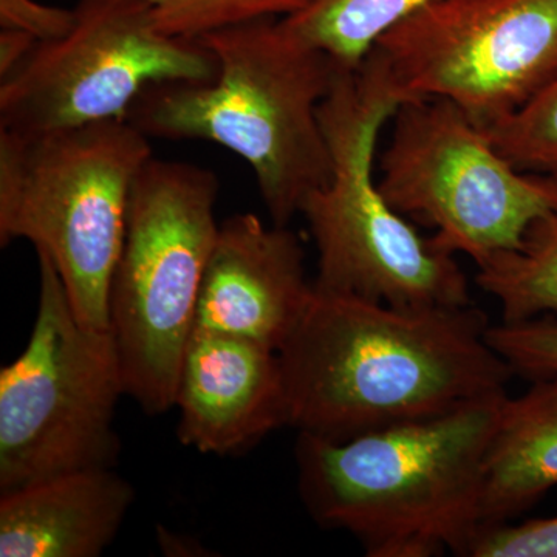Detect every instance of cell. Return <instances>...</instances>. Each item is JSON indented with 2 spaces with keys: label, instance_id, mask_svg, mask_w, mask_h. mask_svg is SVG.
Masks as SVG:
<instances>
[{
  "label": "cell",
  "instance_id": "cell-14",
  "mask_svg": "<svg viewBox=\"0 0 557 557\" xmlns=\"http://www.w3.org/2000/svg\"><path fill=\"white\" fill-rule=\"evenodd\" d=\"M557 486V375L502 405L483 474L482 527L511 522Z\"/></svg>",
  "mask_w": 557,
  "mask_h": 557
},
{
  "label": "cell",
  "instance_id": "cell-15",
  "mask_svg": "<svg viewBox=\"0 0 557 557\" xmlns=\"http://www.w3.org/2000/svg\"><path fill=\"white\" fill-rule=\"evenodd\" d=\"M429 2L432 0H302L295 13L282 20L341 67L355 70L381 36Z\"/></svg>",
  "mask_w": 557,
  "mask_h": 557
},
{
  "label": "cell",
  "instance_id": "cell-16",
  "mask_svg": "<svg viewBox=\"0 0 557 557\" xmlns=\"http://www.w3.org/2000/svg\"><path fill=\"white\" fill-rule=\"evenodd\" d=\"M475 284L497 300L502 322L557 313V214L534 222L522 247L480 267Z\"/></svg>",
  "mask_w": 557,
  "mask_h": 557
},
{
  "label": "cell",
  "instance_id": "cell-13",
  "mask_svg": "<svg viewBox=\"0 0 557 557\" xmlns=\"http://www.w3.org/2000/svg\"><path fill=\"white\" fill-rule=\"evenodd\" d=\"M134 498V487L113 468L83 469L0 494V556H101Z\"/></svg>",
  "mask_w": 557,
  "mask_h": 557
},
{
  "label": "cell",
  "instance_id": "cell-2",
  "mask_svg": "<svg viewBox=\"0 0 557 557\" xmlns=\"http://www.w3.org/2000/svg\"><path fill=\"white\" fill-rule=\"evenodd\" d=\"M507 395L344 442L299 434L307 511L350 533L369 557L467 556L482 528L486 454Z\"/></svg>",
  "mask_w": 557,
  "mask_h": 557
},
{
  "label": "cell",
  "instance_id": "cell-11",
  "mask_svg": "<svg viewBox=\"0 0 557 557\" xmlns=\"http://www.w3.org/2000/svg\"><path fill=\"white\" fill-rule=\"evenodd\" d=\"M306 251L288 226L236 214L220 225L201 282L196 327L281 350L309 309ZM194 327V329H196Z\"/></svg>",
  "mask_w": 557,
  "mask_h": 557
},
{
  "label": "cell",
  "instance_id": "cell-6",
  "mask_svg": "<svg viewBox=\"0 0 557 557\" xmlns=\"http://www.w3.org/2000/svg\"><path fill=\"white\" fill-rule=\"evenodd\" d=\"M219 178L150 157L132 185L126 234L109 295L126 395L148 416L175 408L201 282L218 239Z\"/></svg>",
  "mask_w": 557,
  "mask_h": 557
},
{
  "label": "cell",
  "instance_id": "cell-18",
  "mask_svg": "<svg viewBox=\"0 0 557 557\" xmlns=\"http://www.w3.org/2000/svg\"><path fill=\"white\" fill-rule=\"evenodd\" d=\"M152 9L157 28L164 35L200 40L209 33L263 20L285 17L302 0H145Z\"/></svg>",
  "mask_w": 557,
  "mask_h": 557
},
{
  "label": "cell",
  "instance_id": "cell-12",
  "mask_svg": "<svg viewBox=\"0 0 557 557\" xmlns=\"http://www.w3.org/2000/svg\"><path fill=\"white\" fill-rule=\"evenodd\" d=\"M175 408L182 445L233 456L288 426L277 350L230 333L194 329L180 368Z\"/></svg>",
  "mask_w": 557,
  "mask_h": 557
},
{
  "label": "cell",
  "instance_id": "cell-7",
  "mask_svg": "<svg viewBox=\"0 0 557 557\" xmlns=\"http://www.w3.org/2000/svg\"><path fill=\"white\" fill-rule=\"evenodd\" d=\"M39 259L38 314L21 357L0 370V494L83 469L113 468L126 395L110 329L81 324L60 274Z\"/></svg>",
  "mask_w": 557,
  "mask_h": 557
},
{
  "label": "cell",
  "instance_id": "cell-19",
  "mask_svg": "<svg viewBox=\"0 0 557 557\" xmlns=\"http://www.w3.org/2000/svg\"><path fill=\"white\" fill-rule=\"evenodd\" d=\"M486 336L515 375L531 380L557 375V321L536 318L502 322L490 325Z\"/></svg>",
  "mask_w": 557,
  "mask_h": 557
},
{
  "label": "cell",
  "instance_id": "cell-1",
  "mask_svg": "<svg viewBox=\"0 0 557 557\" xmlns=\"http://www.w3.org/2000/svg\"><path fill=\"white\" fill-rule=\"evenodd\" d=\"M490 325L474 304L397 309L313 287L278 350L288 426L344 442L504 394L515 372L487 343Z\"/></svg>",
  "mask_w": 557,
  "mask_h": 557
},
{
  "label": "cell",
  "instance_id": "cell-9",
  "mask_svg": "<svg viewBox=\"0 0 557 557\" xmlns=\"http://www.w3.org/2000/svg\"><path fill=\"white\" fill-rule=\"evenodd\" d=\"M75 24L38 42L0 78V129L51 132L126 120L146 87L163 81L208 83L214 53L200 40L157 28L145 0H78Z\"/></svg>",
  "mask_w": 557,
  "mask_h": 557
},
{
  "label": "cell",
  "instance_id": "cell-5",
  "mask_svg": "<svg viewBox=\"0 0 557 557\" xmlns=\"http://www.w3.org/2000/svg\"><path fill=\"white\" fill-rule=\"evenodd\" d=\"M150 157L149 137L127 120L0 129V245L28 240L47 256L87 327L109 329L132 185Z\"/></svg>",
  "mask_w": 557,
  "mask_h": 557
},
{
  "label": "cell",
  "instance_id": "cell-20",
  "mask_svg": "<svg viewBox=\"0 0 557 557\" xmlns=\"http://www.w3.org/2000/svg\"><path fill=\"white\" fill-rule=\"evenodd\" d=\"M467 557H557V516L482 527Z\"/></svg>",
  "mask_w": 557,
  "mask_h": 557
},
{
  "label": "cell",
  "instance_id": "cell-17",
  "mask_svg": "<svg viewBox=\"0 0 557 557\" xmlns=\"http://www.w3.org/2000/svg\"><path fill=\"white\" fill-rule=\"evenodd\" d=\"M483 131L518 170L557 175V78L525 108Z\"/></svg>",
  "mask_w": 557,
  "mask_h": 557
},
{
  "label": "cell",
  "instance_id": "cell-8",
  "mask_svg": "<svg viewBox=\"0 0 557 557\" xmlns=\"http://www.w3.org/2000/svg\"><path fill=\"white\" fill-rule=\"evenodd\" d=\"M379 160L381 193L432 240L480 267L522 247L557 214V175L520 171L467 113L442 98L399 106Z\"/></svg>",
  "mask_w": 557,
  "mask_h": 557
},
{
  "label": "cell",
  "instance_id": "cell-3",
  "mask_svg": "<svg viewBox=\"0 0 557 557\" xmlns=\"http://www.w3.org/2000/svg\"><path fill=\"white\" fill-rule=\"evenodd\" d=\"M200 42L218 60L215 78L150 84L126 120L146 137L203 139L237 153L255 174L271 223L288 226L332 178L319 106L344 67L282 17L223 28Z\"/></svg>",
  "mask_w": 557,
  "mask_h": 557
},
{
  "label": "cell",
  "instance_id": "cell-21",
  "mask_svg": "<svg viewBox=\"0 0 557 557\" xmlns=\"http://www.w3.org/2000/svg\"><path fill=\"white\" fill-rule=\"evenodd\" d=\"M75 24V10L38 0H0V27L28 33L38 42L61 38Z\"/></svg>",
  "mask_w": 557,
  "mask_h": 557
},
{
  "label": "cell",
  "instance_id": "cell-4",
  "mask_svg": "<svg viewBox=\"0 0 557 557\" xmlns=\"http://www.w3.org/2000/svg\"><path fill=\"white\" fill-rule=\"evenodd\" d=\"M405 102L369 53L358 69L341 70L319 106L332 178L299 209L318 249L313 287L397 309L471 306L457 256L421 236L395 211L375 177L381 131Z\"/></svg>",
  "mask_w": 557,
  "mask_h": 557
},
{
  "label": "cell",
  "instance_id": "cell-10",
  "mask_svg": "<svg viewBox=\"0 0 557 557\" xmlns=\"http://www.w3.org/2000/svg\"><path fill=\"white\" fill-rule=\"evenodd\" d=\"M370 53L406 102L448 100L486 129L557 78V0H432Z\"/></svg>",
  "mask_w": 557,
  "mask_h": 557
},
{
  "label": "cell",
  "instance_id": "cell-22",
  "mask_svg": "<svg viewBox=\"0 0 557 557\" xmlns=\"http://www.w3.org/2000/svg\"><path fill=\"white\" fill-rule=\"evenodd\" d=\"M38 40L28 33L2 28L0 32V78L13 72L35 49Z\"/></svg>",
  "mask_w": 557,
  "mask_h": 557
}]
</instances>
